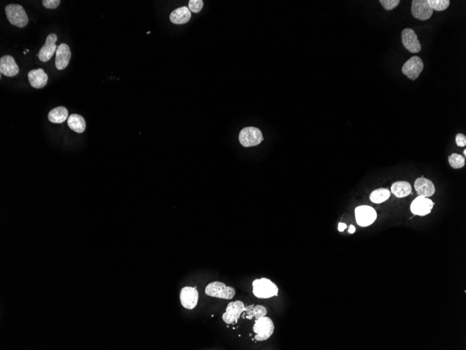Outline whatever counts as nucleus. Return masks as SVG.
I'll use <instances>...</instances> for the list:
<instances>
[{"label": "nucleus", "mask_w": 466, "mask_h": 350, "mask_svg": "<svg viewBox=\"0 0 466 350\" xmlns=\"http://www.w3.org/2000/svg\"><path fill=\"white\" fill-rule=\"evenodd\" d=\"M424 70V63L419 57L413 56L405 63L402 72L408 79L415 81Z\"/></svg>", "instance_id": "obj_7"}, {"label": "nucleus", "mask_w": 466, "mask_h": 350, "mask_svg": "<svg viewBox=\"0 0 466 350\" xmlns=\"http://www.w3.org/2000/svg\"><path fill=\"white\" fill-rule=\"evenodd\" d=\"M391 192L385 188H380L371 193L370 200L374 204H382L390 197Z\"/></svg>", "instance_id": "obj_23"}, {"label": "nucleus", "mask_w": 466, "mask_h": 350, "mask_svg": "<svg viewBox=\"0 0 466 350\" xmlns=\"http://www.w3.org/2000/svg\"><path fill=\"white\" fill-rule=\"evenodd\" d=\"M31 86L37 89L43 88L48 83V77L42 69L31 70L27 74Z\"/></svg>", "instance_id": "obj_17"}, {"label": "nucleus", "mask_w": 466, "mask_h": 350, "mask_svg": "<svg viewBox=\"0 0 466 350\" xmlns=\"http://www.w3.org/2000/svg\"><path fill=\"white\" fill-rule=\"evenodd\" d=\"M356 221L360 227L370 226L376 220L377 213L376 210L369 206H360L355 208Z\"/></svg>", "instance_id": "obj_6"}, {"label": "nucleus", "mask_w": 466, "mask_h": 350, "mask_svg": "<svg viewBox=\"0 0 466 350\" xmlns=\"http://www.w3.org/2000/svg\"><path fill=\"white\" fill-rule=\"evenodd\" d=\"M415 189L419 196L432 197L436 193V187L432 180L425 178L424 176L417 178L415 182Z\"/></svg>", "instance_id": "obj_14"}, {"label": "nucleus", "mask_w": 466, "mask_h": 350, "mask_svg": "<svg viewBox=\"0 0 466 350\" xmlns=\"http://www.w3.org/2000/svg\"><path fill=\"white\" fill-rule=\"evenodd\" d=\"M19 68L14 57L5 55L0 59V73L8 77H12L19 73Z\"/></svg>", "instance_id": "obj_15"}, {"label": "nucleus", "mask_w": 466, "mask_h": 350, "mask_svg": "<svg viewBox=\"0 0 466 350\" xmlns=\"http://www.w3.org/2000/svg\"><path fill=\"white\" fill-rule=\"evenodd\" d=\"M67 118L68 111L64 107L55 108L48 113V120L53 123H62Z\"/></svg>", "instance_id": "obj_21"}, {"label": "nucleus", "mask_w": 466, "mask_h": 350, "mask_svg": "<svg viewBox=\"0 0 466 350\" xmlns=\"http://www.w3.org/2000/svg\"><path fill=\"white\" fill-rule=\"evenodd\" d=\"M346 228H347V225H345V223L341 222V223H339V227H338V230H339V232H342Z\"/></svg>", "instance_id": "obj_30"}, {"label": "nucleus", "mask_w": 466, "mask_h": 350, "mask_svg": "<svg viewBox=\"0 0 466 350\" xmlns=\"http://www.w3.org/2000/svg\"><path fill=\"white\" fill-rule=\"evenodd\" d=\"M68 125L70 130L77 132V133H83L86 129V122L85 119L81 115L78 114H71L68 117Z\"/></svg>", "instance_id": "obj_20"}, {"label": "nucleus", "mask_w": 466, "mask_h": 350, "mask_svg": "<svg viewBox=\"0 0 466 350\" xmlns=\"http://www.w3.org/2000/svg\"><path fill=\"white\" fill-rule=\"evenodd\" d=\"M198 292L196 288L185 287L180 292V301L184 308L192 310L196 308L198 301Z\"/></svg>", "instance_id": "obj_11"}, {"label": "nucleus", "mask_w": 466, "mask_h": 350, "mask_svg": "<svg viewBox=\"0 0 466 350\" xmlns=\"http://www.w3.org/2000/svg\"><path fill=\"white\" fill-rule=\"evenodd\" d=\"M428 5L432 10L442 12L446 10L450 5L449 0H428Z\"/></svg>", "instance_id": "obj_25"}, {"label": "nucleus", "mask_w": 466, "mask_h": 350, "mask_svg": "<svg viewBox=\"0 0 466 350\" xmlns=\"http://www.w3.org/2000/svg\"><path fill=\"white\" fill-rule=\"evenodd\" d=\"M253 293L255 297L259 299H270L278 296V288L275 283L263 277L254 281Z\"/></svg>", "instance_id": "obj_1"}, {"label": "nucleus", "mask_w": 466, "mask_h": 350, "mask_svg": "<svg viewBox=\"0 0 466 350\" xmlns=\"http://www.w3.org/2000/svg\"><path fill=\"white\" fill-rule=\"evenodd\" d=\"M246 310V316L245 318L248 320H252L254 317L256 320L263 317L267 315V310L266 308L261 305H250L245 307Z\"/></svg>", "instance_id": "obj_22"}, {"label": "nucleus", "mask_w": 466, "mask_h": 350, "mask_svg": "<svg viewBox=\"0 0 466 350\" xmlns=\"http://www.w3.org/2000/svg\"><path fill=\"white\" fill-rule=\"evenodd\" d=\"M355 227H354L353 225H350V228H349L348 232L350 233V234H354V232H355Z\"/></svg>", "instance_id": "obj_31"}, {"label": "nucleus", "mask_w": 466, "mask_h": 350, "mask_svg": "<svg viewBox=\"0 0 466 350\" xmlns=\"http://www.w3.org/2000/svg\"><path fill=\"white\" fill-rule=\"evenodd\" d=\"M274 325L270 317L265 316L256 320L254 326V331L256 333L255 338L258 341H264L272 336Z\"/></svg>", "instance_id": "obj_5"}, {"label": "nucleus", "mask_w": 466, "mask_h": 350, "mask_svg": "<svg viewBox=\"0 0 466 350\" xmlns=\"http://www.w3.org/2000/svg\"><path fill=\"white\" fill-rule=\"evenodd\" d=\"M244 303L241 301L228 303L226 312L223 314L222 318L225 323L227 325L237 322L243 312H245Z\"/></svg>", "instance_id": "obj_8"}, {"label": "nucleus", "mask_w": 466, "mask_h": 350, "mask_svg": "<svg viewBox=\"0 0 466 350\" xmlns=\"http://www.w3.org/2000/svg\"><path fill=\"white\" fill-rule=\"evenodd\" d=\"M449 163L451 167L454 169H461L465 166V157L461 154L453 153L449 156Z\"/></svg>", "instance_id": "obj_24"}, {"label": "nucleus", "mask_w": 466, "mask_h": 350, "mask_svg": "<svg viewBox=\"0 0 466 350\" xmlns=\"http://www.w3.org/2000/svg\"><path fill=\"white\" fill-rule=\"evenodd\" d=\"M411 12L414 17L417 19L426 20L432 17L434 10L428 5L427 0H413Z\"/></svg>", "instance_id": "obj_10"}, {"label": "nucleus", "mask_w": 466, "mask_h": 350, "mask_svg": "<svg viewBox=\"0 0 466 350\" xmlns=\"http://www.w3.org/2000/svg\"><path fill=\"white\" fill-rule=\"evenodd\" d=\"M57 40V35L55 34H51L48 35L46 39L45 44L41 48L40 52L37 54L41 61L46 62L51 59L54 54L56 52L57 46L56 43Z\"/></svg>", "instance_id": "obj_13"}, {"label": "nucleus", "mask_w": 466, "mask_h": 350, "mask_svg": "<svg viewBox=\"0 0 466 350\" xmlns=\"http://www.w3.org/2000/svg\"><path fill=\"white\" fill-rule=\"evenodd\" d=\"M205 292L209 297L222 299H232L235 296V289L226 286L224 283L221 282L209 283L206 287Z\"/></svg>", "instance_id": "obj_4"}, {"label": "nucleus", "mask_w": 466, "mask_h": 350, "mask_svg": "<svg viewBox=\"0 0 466 350\" xmlns=\"http://www.w3.org/2000/svg\"><path fill=\"white\" fill-rule=\"evenodd\" d=\"M5 13L9 23L13 25L23 28L28 24V16L21 5L14 4L7 5L5 7Z\"/></svg>", "instance_id": "obj_2"}, {"label": "nucleus", "mask_w": 466, "mask_h": 350, "mask_svg": "<svg viewBox=\"0 0 466 350\" xmlns=\"http://www.w3.org/2000/svg\"><path fill=\"white\" fill-rule=\"evenodd\" d=\"M239 140L245 148H249L259 145L264 140V138L259 128L247 126L242 130L239 133Z\"/></svg>", "instance_id": "obj_3"}, {"label": "nucleus", "mask_w": 466, "mask_h": 350, "mask_svg": "<svg viewBox=\"0 0 466 350\" xmlns=\"http://www.w3.org/2000/svg\"><path fill=\"white\" fill-rule=\"evenodd\" d=\"M434 206L432 199L418 196L411 203L410 210L415 215L425 216L431 213Z\"/></svg>", "instance_id": "obj_9"}, {"label": "nucleus", "mask_w": 466, "mask_h": 350, "mask_svg": "<svg viewBox=\"0 0 466 350\" xmlns=\"http://www.w3.org/2000/svg\"><path fill=\"white\" fill-rule=\"evenodd\" d=\"M204 3L202 0H190L189 3V9L191 12L198 14L202 10Z\"/></svg>", "instance_id": "obj_26"}, {"label": "nucleus", "mask_w": 466, "mask_h": 350, "mask_svg": "<svg viewBox=\"0 0 466 350\" xmlns=\"http://www.w3.org/2000/svg\"><path fill=\"white\" fill-rule=\"evenodd\" d=\"M60 3V0H44L42 2L43 6L49 9H57Z\"/></svg>", "instance_id": "obj_28"}, {"label": "nucleus", "mask_w": 466, "mask_h": 350, "mask_svg": "<svg viewBox=\"0 0 466 350\" xmlns=\"http://www.w3.org/2000/svg\"><path fill=\"white\" fill-rule=\"evenodd\" d=\"M191 18V11L189 7H180L174 10L170 15V20L175 25H183L188 23Z\"/></svg>", "instance_id": "obj_18"}, {"label": "nucleus", "mask_w": 466, "mask_h": 350, "mask_svg": "<svg viewBox=\"0 0 466 350\" xmlns=\"http://www.w3.org/2000/svg\"><path fill=\"white\" fill-rule=\"evenodd\" d=\"M391 193L398 198H404L412 193V186L408 182L397 181L391 185Z\"/></svg>", "instance_id": "obj_19"}, {"label": "nucleus", "mask_w": 466, "mask_h": 350, "mask_svg": "<svg viewBox=\"0 0 466 350\" xmlns=\"http://www.w3.org/2000/svg\"><path fill=\"white\" fill-rule=\"evenodd\" d=\"M465 152H466V150H463V154H464V156H465V155H466Z\"/></svg>", "instance_id": "obj_32"}, {"label": "nucleus", "mask_w": 466, "mask_h": 350, "mask_svg": "<svg viewBox=\"0 0 466 350\" xmlns=\"http://www.w3.org/2000/svg\"><path fill=\"white\" fill-rule=\"evenodd\" d=\"M402 42L404 47L412 53L421 51V46L415 31L412 29H404L402 31Z\"/></svg>", "instance_id": "obj_12"}, {"label": "nucleus", "mask_w": 466, "mask_h": 350, "mask_svg": "<svg viewBox=\"0 0 466 350\" xmlns=\"http://www.w3.org/2000/svg\"><path fill=\"white\" fill-rule=\"evenodd\" d=\"M382 7L387 11H391L396 8L400 3L399 0H380Z\"/></svg>", "instance_id": "obj_27"}, {"label": "nucleus", "mask_w": 466, "mask_h": 350, "mask_svg": "<svg viewBox=\"0 0 466 350\" xmlns=\"http://www.w3.org/2000/svg\"><path fill=\"white\" fill-rule=\"evenodd\" d=\"M456 143L458 147H465L466 145V137L462 134H458L456 136Z\"/></svg>", "instance_id": "obj_29"}, {"label": "nucleus", "mask_w": 466, "mask_h": 350, "mask_svg": "<svg viewBox=\"0 0 466 350\" xmlns=\"http://www.w3.org/2000/svg\"><path fill=\"white\" fill-rule=\"evenodd\" d=\"M56 58H55V66L57 70H63L68 66L69 63L71 53L69 46L66 44H61L57 46L56 51Z\"/></svg>", "instance_id": "obj_16"}]
</instances>
